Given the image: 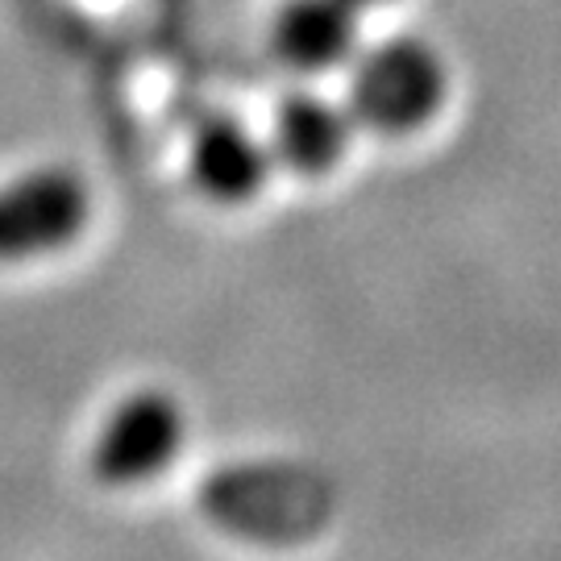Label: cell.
<instances>
[{
    "instance_id": "4",
    "label": "cell",
    "mask_w": 561,
    "mask_h": 561,
    "mask_svg": "<svg viewBox=\"0 0 561 561\" xmlns=\"http://www.w3.org/2000/svg\"><path fill=\"white\" fill-rule=\"evenodd\" d=\"M271 171V154L241 121L213 117L192 134L187 146V175L208 201L245 204Z\"/></svg>"
},
{
    "instance_id": "8",
    "label": "cell",
    "mask_w": 561,
    "mask_h": 561,
    "mask_svg": "<svg viewBox=\"0 0 561 561\" xmlns=\"http://www.w3.org/2000/svg\"><path fill=\"white\" fill-rule=\"evenodd\" d=\"M354 4H358V9H370V4H382V0H354Z\"/></svg>"
},
{
    "instance_id": "2",
    "label": "cell",
    "mask_w": 561,
    "mask_h": 561,
    "mask_svg": "<svg viewBox=\"0 0 561 561\" xmlns=\"http://www.w3.org/2000/svg\"><path fill=\"white\" fill-rule=\"evenodd\" d=\"M187 421L171 391L141 387L104 416L96 442L88 449V470L104 486H138L162 474L183 445Z\"/></svg>"
},
{
    "instance_id": "1",
    "label": "cell",
    "mask_w": 561,
    "mask_h": 561,
    "mask_svg": "<svg viewBox=\"0 0 561 561\" xmlns=\"http://www.w3.org/2000/svg\"><path fill=\"white\" fill-rule=\"evenodd\" d=\"M92 221V192L71 167H25L0 183V266L71 250Z\"/></svg>"
},
{
    "instance_id": "5",
    "label": "cell",
    "mask_w": 561,
    "mask_h": 561,
    "mask_svg": "<svg viewBox=\"0 0 561 561\" xmlns=\"http://www.w3.org/2000/svg\"><path fill=\"white\" fill-rule=\"evenodd\" d=\"M354 0H287L275 21V46L283 62L300 71H324L337 67L354 46Z\"/></svg>"
},
{
    "instance_id": "3",
    "label": "cell",
    "mask_w": 561,
    "mask_h": 561,
    "mask_svg": "<svg viewBox=\"0 0 561 561\" xmlns=\"http://www.w3.org/2000/svg\"><path fill=\"white\" fill-rule=\"evenodd\" d=\"M442 96V59L412 38L375 46L350 80V113L379 134H412L437 113Z\"/></svg>"
},
{
    "instance_id": "6",
    "label": "cell",
    "mask_w": 561,
    "mask_h": 561,
    "mask_svg": "<svg viewBox=\"0 0 561 561\" xmlns=\"http://www.w3.org/2000/svg\"><path fill=\"white\" fill-rule=\"evenodd\" d=\"M350 141V117L321 96H291L275 117V159L296 175L333 171Z\"/></svg>"
},
{
    "instance_id": "7",
    "label": "cell",
    "mask_w": 561,
    "mask_h": 561,
    "mask_svg": "<svg viewBox=\"0 0 561 561\" xmlns=\"http://www.w3.org/2000/svg\"><path fill=\"white\" fill-rule=\"evenodd\" d=\"M279 482L283 479L271 470L217 474L204 486V507L208 516H217L238 533H259V537H271L275 528L296 533V495H287V486Z\"/></svg>"
}]
</instances>
